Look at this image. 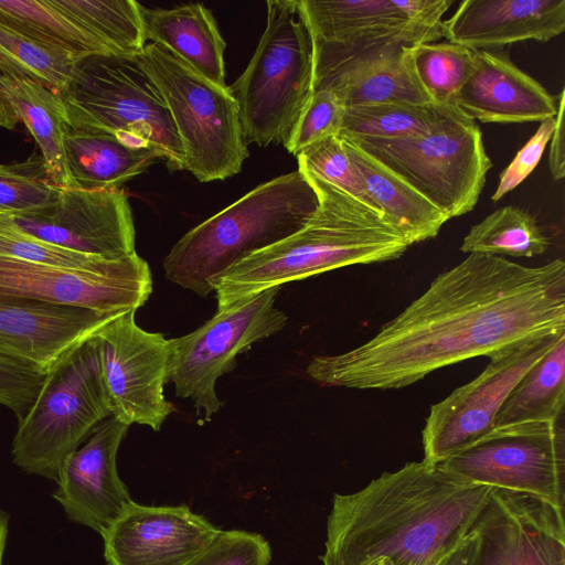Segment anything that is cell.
I'll use <instances>...</instances> for the list:
<instances>
[{
    "mask_svg": "<svg viewBox=\"0 0 565 565\" xmlns=\"http://www.w3.org/2000/svg\"><path fill=\"white\" fill-rule=\"evenodd\" d=\"M152 292L148 263L135 253L119 269L96 273L0 256V295L111 315L138 310Z\"/></svg>",
    "mask_w": 565,
    "mask_h": 565,
    "instance_id": "16",
    "label": "cell"
},
{
    "mask_svg": "<svg viewBox=\"0 0 565 565\" xmlns=\"http://www.w3.org/2000/svg\"><path fill=\"white\" fill-rule=\"evenodd\" d=\"M43 158L32 154L21 162L0 163V215H14L53 204L61 192Z\"/></svg>",
    "mask_w": 565,
    "mask_h": 565,
    "instance_id": "35",
    "label": "cell"
},
{
    "mask_svg": "<svg viewBox=\"0 0 565 565\" xmlns=\"http://www.w3.org/2000/svg\"><path fill=\"white\" fill-rule=\"evenodd\" d=\"M93 335L46 373L33 405L19 420L11 454L28 473L56 480L64 459L110 417Z\"/></svg>",
    "mask_w": 565,
    "mask_h": 565,
    "instance_id": "8",
    "label": "cell"
},
{
    "mask_svg": "<svg viewBox=\"0 0 565 565\" xmlns=\"http://www.w3.org/2000/svg\"><path fill=\"white\" fill-rule=\"evenodd\" d=\"M554 127V117L540 121L536 132L519 150L511 163L500 173L498 188L491 196L492 201L495 202L503 198L530 175L540 162L545 147L552 137Z\"/></svg>",
    "mask_w": 565,
    "mask_h": 565,
    "instance_id": "41",
    "label": "cell"
},
{
    "mask_svg": "<svg viewBox=\"0 0 565 565\" xmlns=\"http://www.w3.org/2000/svg\"><path fill=\"white\" fill-rule=\"evenodd\" d=\"M565 331V263L527 267L469 254L363 344L315 355L306 373L327 386L391 390L477 356Z\"/></svg>",
    "mask_w": 565,
    "mask_h": 565,
    "instance_id": "1",
    "label": "cell"
},
{
    "mask_svg": "<svg viewBox=\"0 0 565 565\" xmlns=\"http://www.w3.org/2000/svg\"><path fill=\"white\" fill-rule=\"evenodd\" d=\"M8 535V518L0 511V565H2L4 546Z\"/></svg>",
    "mask_w": 565,
    "mask_h": 565,
    "instance_id": "45",
    "label": "cell"
},
{
    "mask_svg": "<svg viewBox=\"0 0 565 565\" xmlns=\"http://www.w3.org/2000/svg\"><path fill=\"white\" fill-rule=\"evenodd\" d=\"M343 113L344 106L333 92L313 89L284 147L297 156L312 143L338 135Z\"/></svg>",
    "mask_w": 565,
    "mask_h": 565,
    "instance_id": "38",
    "label": "cell"
},
{
    "mask_svg": "<svg viewBox=\"0 0 565 565\" xmlns=\"http://www.w3.org/2000/svg\"><path fill=\"white\" fill-rule=\"evenodd\" d=\"M413 46L391 44L347 56L315 51L313 89L333 92L344 108L372 104L433 105L417 77Z\"/></svg>",
    "mask_w": 565,
    "mask_h": 565,
    "instance_id": "21",
    "label": "cell"
},
{
    "mask_svg": "<svg viewBox=\"0 0 565 565\" xmlns=\"http://www.w3.org/2000/svg\"><path fill=\"white\" fill-rule=\"evenodd\" d=\"M494 488L426 460L334 493L324 553L343 565H430L472 529Z\"/></svg>",
    "mask_w": 565,
    "mask_h": 565,
    "instance_id": "2",
    "label": "cell"
},
{
    "mask_svg": "<svg viewBox=\"0 0 565 565\" xmlns=\"http://www.w3.org/2000/svg\"><path fill=\"white\" fill-rule=\"evenodd\" d=\"M320 558L322 565H343L339 559L326 553H323Z\"/></svg>",
    "mask_w": 565,
    "mask_h": 565,
    "instance_id": "46",
    "label": "cell"
},
{
    "mask_svg": "<svg viewBox=\"0 0 565 565\" xmlns=\"http://www.w3.org/2000/svg\"><path fill=\"white\" fill-rule=\"evenodd\" d=\"M113 55L135 58L147 44L141 4L135 0H49Z\"/></svg>",
    "mask_w": 565,
    "mask_h": 565,
    "instance_id": "30",
    "label": "cell"
},
{
    "mask_svg": "<svg viewBox=\"0 0 565 565\" xmlns=\"http://www.w3.org/2000/svg\"><path fill=\"white\" fill-rule=\"evenodd\" d=\"M413 62L430 99L438 105L454 104L471 71L473 51L449 41L422 43L413 46Z\"/></svg>",
    "mask_w": 565,
    "mask_h": 565,
    "instance_id": "34",
    "label": "cell"
},
{
    "mask_svg": "<svg viewBox=\"0 0 565 565\" xmlns=\"http://www.w3.org/2000/svg\"><path fill=\"white\" fill-rule=\"evenodd\" d=\"M279 289L217 308L194 331L168 340V382L173 383L177 397L193 402L196 415L209 420L220 411L216 382L235 367L239 353L286 327V313L275 306Z\"/></svg>",
    "mask_w": 565,
    "mask_h": 565,
    "instance_id": "10",
    "label": "cell"
},
{
    "mask_svg": "<svg viewBox=\"0 0 565 565\" xmlns=\"http://www.w3.org/2000/svg\"><path fill=\"white\" fill-rule=\"evenodd\" d=\"M105 258L60 247L0 224V256L29 263L86 271L119 269L129 258Z\"/></svg>",
    "mask_w": 565,
    "mask_h": 565,
    "instance_id": "36",
    "label": "cell"
},
{
    "mask_svg": "<svg viewBox=\"0 0 565 565\" xmlns=\"http://www.w3.org/2000/svg\"><path fill=\"white\" fill-rule=\"evenodd\" d=\"M303 174L318 193V209L296 233L221 274L212 282L217 308L326 271L393 260L411 246L380 212Z\"/></svg>",
    "mask_w": 565,
    "mask_h": 565,
    "instance_id": "3",
    "label": "cell"
},
{
    "mask_svg": "<svg viewBox=\"0 0 565 565\" xmlns=\"http://www.w3.org/2000/svg\"><path fill=\"white\" fill-rule=\"evenodd\" d=\"M269 542L255 532L221 530L212 543L185 565H269Z\"/></svg>",
    "mask_w": 565,
    "mask_h": 565,
    "instance_id": "39",
    "label": "cell"
},
{
    "mask_svg": "<svg viewBox=\"0 0 565 565\" xmlns=\"http://www.w3.org/2000/svg\"><path fill=\"white\" fill-rule=\"evenodd\" d=\"M375 209L409 245L434 238L450 218L401 177L339 135Z\"/></svg>",
    "mask_w": 565,
    "mask_h": 565,
    "instance_id": "25",
    "label": "cell"
},
{
    "mask_svg": "<svg viewBox=\"0 0 565 565\" xmlns=\"http://www.w3.org/2000/svg\"><path fill=\"white\" fill-rule=\"evenodd\" d=\"M550 246L535 217L518 206H502L473 225L460 250L469 254L533 257Z\"/></svg>",
    "mask_w": 565,
    "mask_h": 565,
    "instance_id": "31",
    "label": "cell"
},
{
    "mask_svg": "<svg viewBox=\"0 0 565 565\" xmlns=\"http://www.w3.org/2000/svg\"><path fill=\"white\" fill-rule=\"evenodd\" d=\"M565 30V0H465L443 21V36L470 50L546 42Z\"/></svg>",
    "mask_w": 565,
    "mask_h": 565,
    "instance_id": "23",
    "label": "cell"
},
{
    "mask_svg": "<svg viewBox=\"0 0 565 565\" xmlns=\"http://www.w3.org/2000/svg\"><path fill=\"white\" fill-rule=\"evenodd\" d=\"M318 206L299 170L264 182L186 232L163 259L166 278L205 297L221 274L296 233Z\"/></svg>",
    "mask_w": 565,
    "mask_h": 565,
    "instance_id": "4",
    "label": "cell"
},
{
    "mask_svg": "<svg viewBox=\"0 0 565 565\" xmlns=\"http://www.w3.org/2000/svg\"><path fill=\"white\" fill-rule=\"evenodd\" d=\"M220 531L186 504L157 507L132 500L100 536L106 565H185Z\"/></svg>",
    "mask_w": 565,
    "mask_h": 565,
    "instance_id": "18",
    "label": "cell"
},
{
    "mask_svg": "<svg viewBox=\"0 0 565 565\" xmlns=\"http://www.w3.org/2000/svg\"><path fill=\"white\" fill-rule=\"evenodd\" d=\"M129 426L114 417L99 424L84 446L63 461L53 498L74 523L98 534L132 501L117 471V454Z\"/></svg>",
    "mask_w": 565,
    "mask_h": 565,
    "instance_id": "19",
    "label": "cell"
},
{
    "mask_svg": "<svg viewBox=\"0 0 565 565\" xmlns=\"http://www.w3.org/2000/svg\"><path fill=\"white\" fill-rule=\"evenodd\" d=\"M64 149L74 188L83 190L121 189L127 181L163 160L154 149L131 146L103 130L70 127L64 136Z\"/></svg>",
    "mask_w": 565,
    "mask_h": 565,
    "instance_id": "26",
    "label": "cell"
},
{
    "mask_svg": "<svg viewBox=\"0 0 565 565\" xmlns=\"http://www.w3.org/2000/svg\"><path fill=\"white\" fill-rule=\"evenodd\" d=\"M563 333L536 338L490 358L475 380L433 405L422 431L424 460L438 465L492 430L511 391Z\"/></svg>",
    "mask_w": 565,
    "mask_h": 565,
    "instance_id": "14",
    "label": "cell"
},
{
    "mask_svg": "<svg viewBox=\"0 0 565 565\" xmlns=\"http://www.w3.org/2000/svg\"><path fill=\"white\" fill-rule=\"evenodd\" d=\"M441 107L438 104H372L345 107L339 134L361 139L419 136L435 125Z\"/></svg>",
    "mask_w": 565,
    "mask_h": 565,
    "instance_id": "33",
    "label": "cell"
},
{
    "mask_svg": "<svg viewBox=\"0 0 565 565\" xmlns=\"http://www.w3.org/2000/svg\"><path fill=\"white\" fill-rule=\"evenodd\" d=\"M564 512L534 497L494 488L476 521L473 565H565Z\"/></svg>",
    "mask_w": 565,
    "mask_h": 565,
    "instance_id": "17",
    "label": "cell"
},
{
    "mask_svg": "<svg viewBox=\"0 0 565 565\" xmlns=\"http://www.w3.org/2000/svg\"><path fill=\"white\" fill-rule=\"evenodd\" d=\"M18 124L9 105L0 94V127L6 129H13Z\"/></svg>",
    "mask_w": 565,
    "mask_h": 565,
    "instance_id": "44",
    "label": "cell"
},
{
    "mask_svg": "<svg viewBox=\"0 0 565 565\" xmlns=\"http://www.w3.org/2000/svg\"><path fill=\"white\" fill-rule=\"evenodd\" d=\"M557 97V110L555 115V127L550 139V170L554 180H561L565 175L564 156V99L565 89H562Z\"/></svg>",
    "mask_w": 565,
    "mask_h": 565,
    "instance_id": "42",
    "label": "cell"
},
{
    "mask_svg": "<svg viewBox=\"0 0 565 565\" xmlns=\"http://www.w3.org/2000/svg\"><path fill=\"white\" fill-rule=\"evenodd\" d=\"M296 157L302 173L315 175L376 210L339 135L312 143Z\"/></svg>",
    "mask_w": 565,
    "mask_h": 565,
    "instance_id": "37",
    "label": "cell"
},
{
    "mask_svg": "<svg viewBox=\"0 0 565 565\" xmlns=\"http://www.w3.org/2000/svg\"><path fill=\"white\" fill-rule=\"evenodd\" d=\"M473 63L454 104L481 122H529L553 118L557 97L521 71L504 49L472 50Z\"/></svg>",
    "mask_w": 565,
    "mask_h": 565,
    "instance_id": "22",
    "label": "cell"
},
{
    "mask_svg": "<svg viewBox=\"0 0 565 565\" xmlns=\"http://www.w3.org/2000/svg\"><path fill=\"white\" fill-rule=\"evenodd\" d=\"M136 312L119 313L93 337L110 416L127 426L146 425L158 431L174 409L164 396L168 340L141 329Z\"/></svg>",
    "mask_w": 565,
    "mask_h": 565,
    "instance_id": "13",
    "label": "cell"
},
{
    "mask_svg": "<svg viewBox=\"0 0 565 565\" xmlns=\"http://www.w3.org/2000/svg\"><path fill=\"white\" fill-rule=\"evenodd\" d=\"M60 95L71 128L111 132L131 146L154 149L171 170H184L170 110L136 57L85 56Z\"/></svg>",
    "mask_w": 565,
    "mask_h": 565,
    "instance_id": "6",
    "label": "cell"
},
{
    "mask_svg": "<svg viewBox=\"0 0 565 565\" xmlns=\"http://www.w3.org/2000/svg\"><path fill=\"white\" fill-rule=\"evenodd\" d=\"M478 543L475 523L470 532L455 547L430 565H473Z\"/></svg>",
    "mask_w": 565,
    "mask_h": 565,
    "instance_id": "43",
    "label": "cell"
},
{
    "mask_svg": "<svg viewBox=\"0 0 565 565\" xmlns=\"http://www.w3.org/2000/svg\"><path fill=\"white\" fill-rule=\"evenodd\" d=\"M266 26L241 76L227 86L246 142L285 143L306 107L315 77L313 39L299 0L266 1Z\"/></svg>",
    "mask_w": 565,
    "mask_h": 565,
    "instance_id": "5",
    "label": "cell"
},
{
    "mask_svg": "<svg viewBox=\"0 0 565 565\" xmlns=\"http://www.w3.org/2000/svg\"><path fill=\"white\" fill-rule=\"evenodd\" d=\"M452 0H299L315 51L338 56L443 38Z\"/></svg>",
    "mask_w": 565,
    "mask_h": 565,
    "instance_id": "12",
    "label": "cell"
},
{
    "mask_svg": "<svg viewBox=\"0 0 565 565\" xmlns=\"http://www.w3.org/2000/svg\"><path fill=\"white\" fill-rule=\"evenodd\" d=\"M0 224L75 252L120 258L136 252V231L122 189L62 188L57 200L36 211L0 215Z\"/></svg>",
    "mask_w": 565,
    "mask_h": 565,
    "instance_id": "15",
    "label": "cell"
},
{
    "mask_svg": "<svg viewBox=\"0 0 565 565\" xmlns=\"http://www.w3.org/2000/svg\"><path fill=\"white\" fill-rule=\"evenodd\" d=\"M147 43L158 44L212 83H225L222 38L212 12L201 3L172 9H149L141 6Z\"/></svg>",
    "mask_w": 565,
    "mask_h": 565,
    "instance_id": "24",
    "label": "cell"
},
{
    "mask_svg": "<svg viewBox=\"0 0 565 565\" xmlns=\"http://www.w3.org/2000/svg\"><path fill=\"white\" fill-rule=\"evenodd\" d=\"M347 137L449 218L473 210L492 167L479 125L452 103L444 104L435 125L419 136L397 139Z\"/></svg>",
    "mask_w": 565,
    "mask_h": 565,
    "instance_id": "7",
    "label": "cell"
},
{
    "mask_svg": "<svg viewBox=\"0 0 565 565\" xmlns=\"http://www.w3.org/2000/svg\"><path fill=\"white\" fill-rule=\"evenodd\" d=\"M119 313L0 295V355L46 374Z\"/></svg>",
    "mask_w": 565,
    "mask_h": 565,
    "instance_id": "20",
    "label": "cell"
},
{
    "mask_svg": "<svg viewBox=\"0 0 565 565\" xmlns=\"http://www.w3.org/2000/svg\"><path fill=\"white\" fill-rule=\"evenodd\" d=\"M438 465L467 482L527 494L565 511V435L558 420L494 427Z\"/></svg>",
    "mask_w": 565,
    "mask_h": 565,
    "instance_id": "11",
    "label": "cell"
},
{
    "mask_svg": "<svg viewBox=\"0 0 565 565\" xmlns=\"http://www.w3.org/2000/svg\"><path fill=\"white\" fill-rule=\"evenodd\" d=\"M136 60L163 97L190 171L200 182L237 174L248 157L236 100L164 47L147 43Z\"/></svg>",
    "mask_w": 565,
    "mask_h": 565,
    "instance_id": "9",
    "label": "cell"
},
{
    "mask_svg": "<svg viewBox=\"0 0 565 565\" xmlns=\"http://www.w3.org/2000/svg\"><path fill=\"white\" fill-rule=\"evenodd\" d=\"M0 25L45 46L82 58L113 55L49 0H0Z\"/></svg>",
    "mask_w": 565,
    "mask_h": 565,
    "instance_id": "29",
    "label": "cell"
},
{
    "mask_svg": "<svg viewBox=\"0 0 565 565\" xmlns=\"http://www.w3.org/2000/svg\"><path fill=\"white\" fill-rule=\"evenodd\" d=\"M79 60L0 25V72L61 94L71 84Z\"/></svg>",
    "mask_w": 565,
    "mask_h": 565,
    "instance_id": "32",
    "label": "cell"
},
{
    "mask_svg": "<svg viewBox=\"0 0 565 565\" xmlns=\"http://www.w3.org/2000/svg\"><path fill=\"white\" fill-rule=\"evenodd\" d=\"M565 403V333L523 375L501 406L494 427L557 422Z\"/></svg>",
    "mask_w": 565,
    "mask_h": 565,
    "instance_id": "28",
    "label": "cell"
},
{
    "mask_svg": "<svg viewBox=\"0 0 565 565\" xmlns=\"http://www.w3.org/2000/svg\"><path fill=\"white\" fill-rule=\"evenodd\" d=\"M46 374L0 355V404L21 420L38 397Z\"/></svg>",
    "mask_w": 565,
    "mask_h": 565,
    "instance_id": "40",
    "label": "cell"
},
{
    "mask_svg": "<svg viewBox=\"0 0 565 565\" xmlns=\"http://www.w3.org/2000/svg\"><path fill=\"white\" fill-rule=\"evenodd\" d=\"M0 94L17 121L23 122L36 141L53 182L60 188H74L64 149V136L71 125L61 95L3 72H0Z\"/></svg>",
    "mask_w": 565,
    "mask_h": 565,
    "instance_id": "27",
    "label": "cell"
}]
</instances>
